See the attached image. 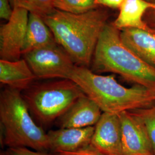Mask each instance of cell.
<instances>
[{"label":"cell","instance_id":"1","mask_svg":"<svg viewBox=\"0 0 155 155\" xmlns=\"http://www.w3.org/2000/svg\"><path fill=\"white\" fill-rule=\"evenodd\" d=\"M109 13L97 8L82 13L55 9L43 17L56 42L71 58L77 66L88 67Z\"/></svg>","mask_w":155,"mask_h":155},{"label":"cell","instance_id":"2","mask_svg":"<svg viewBox=\"0 0 155 155\" xmlns=\"http://www.w3.org/2000/svg\"><path fill=\"white\" fill-rule=\"evenodd\" d=\"M70 80L105 113H120L144 108L155 102V90L136 85L126 87L114 75H101L88 67L75 66Z\"/></svg>","mask_w":155,"mask_h":155},{"label":"cell","instance_id":"3","mask_svg":"<svg viewBox=\"0 0 155 155\" xmlns=\"http://www.w3.org/2000/svg\"><path fill=\"white\" fill-rule=\"evenodd\" d=\"M95 72L118 74L128 82L155 90V67L130 50L120 38V31L106 24L100 35L93 58Z\"/></svg>","mask_w":155,"mask_h":155},{"label":"cell","instance_id":"4","mask_svg":"<svg viewBox=\"0 0 155 155\" xmlns=\"http://www.w3.org/2000/svg\"><path fill=\"white\" fill-rule=\"evenodd\" d=\"M0 120L3 128L2 144L8 148L50 150L47 133L34 120L20 91L7 87L1 91Z\"/></svg>","mask_w":155,"mask_h":155},{"label":"cell","instance_id":"5","mask_svg":"<svg viewBox=\"0 0 155 155\" xmlns=\"http://www.w3.org/2000/svg\"><path fill=\"white\" fill-rule=\"evenodd\" d=\"M84 94L77 83L63 79L32 84L22 94L34 120L42 127L58 120Z\"/></svg>","mask_w":155,"mask_h":155},{"label":"cell","instance_id":"6","mask_svg":"<svg viewBox=\"0 0 155 155\" xmlns=\"http://www.w3.org/2000/svg\"><path fill=\"white\" fill-rule=\"evenodd\" d=\"M23 56L38 79H69L76 66L71 58L57 43L33 50Z\"/></svg>","mask_w":155,"mask_h":155},{"label":"cell","instance_id":"7","mask_svg":"<svg viewBox=\"0 0 155 155\" xmlns=\"http://www.w3.org/2000/svg\"><path fill=\"white\" fill-rule=\"evenodd\" d=\"M29 12L22 8L13 9L7 23L0 28L1 59L15 61L20 59L28 25Z\"/></svg>","mask_w":155,"mask_h":155},{"label":"cell","instance_id":"8","mask_svg":"<svg viewBox=\"0 0 155 155\" xmlns=\"http://www.w3.org/2000/svg\"><path fill=\"white\" fill-rule=\"evenodd\" d=\"M90 144L104 155H124L118 114L104 112L94 126Z\"/></svg>","mask_w":155,"mask_h":155},{"label":"cell","instance_id":"9","mask_svg":"<svg viewBox=\"0 0 155 155\" xmlns=\"http://www.w3.org/2000/svg\"><path fill=\"white\" fill-rule=\"evenodd\" d=\"M124 155H153L143 123L130 111L119 114Z\"/></svg>","mask_w":155,"mask_h":155},{"label":"cell","instance_id":"10","mask_svg":"<svg viewBox=\"0 0 155 155\" xmlns=\"http://www.w3.org/2000/svg\"><path fill=\"white\" fill-rule=\"evenodd\" d=\"M100 107L85 94L81 96L58 119L61 128L94 127L102 115Z\"/></svg>","mask_w":155,"mask_h":155},{"label":"cell","instance_id":"11","mask_svg":"<svg viewBox=\"0 0 155 155\" xmlns=\"http://www.w3.org/2000/svg\"><path fill=\"white\" fill-rule=\"evenodd\" d=\"M94 127L82 128H60L47 133L50 150L56 153L72 152L91 143Z\"/></svg>","mask_w":155,"mask_h":155},{"label":"cell","instance_id":"12","mask_svg":"<svg viewBox=\"0 0 155 155\" xmlns=\"http://www.w3.org/2000/svg\"><path fill=\"white\" fill-rule=\"evenodd\" d=\"M120 13L114 26L120 31L127 28H137L151 32L143 20L144 14L150 10H155V3L147 0H125L120 7Z\"/></svg>","mask_w":155,"mask_h":155},{"label":"cell","instance_id":"13","mask_svg":"<svg viewBox=\"0 0 155 155\" xmlns=\"http://www.w3.org/2000/svg\"><path fill=\"white\" fill-rule=\"evenodd\" d=\"M36 79L27 61L0 60V82L7 87L18 91L28 89Z\"/></svg>","mask_w":155,"mask_h":155},{"label":"cell","instance_id":"14","mask_svg":"<svg viewBox=\"0 0 155 155\" xmlns=\"http://www.w3.org/2000/svg\"><path fill=\"white\" fill-rule=\"evenodd\" d=\"M123 43L150 65L155 67V35L137 28L120 31Z\"/></svg>","mask_w":155,"mask_h":155},{"label":"cell","instance_id":"15","mask_svg":"<svg viewBox=\"0 0 155 155\" xmlns=\"http://www.w3.org/2000/svg\"><path fill=\"white\" fill-rule=\"evenodd\" d=\"M55 39L42 17L29 13L22 55L33 50L55 45Z\"/></svg>","mask_w":155,"mask_h":155},{"label":"cell","instance_id":"16","mask_svg":"<svg viewBox=\"0 0 155 155\" xmlns=\"http://www.w3.org/2000/svg\"><path fill=\"white\" fill-rule=\"evenodd\" d=\"M55 0H10L12 7L22 8L43 18L51 14L55 8Z\"/></svg>","mask_w":155,"mask_h":155},{"label":"cell","instance_id":"17","mask_svg":"<svg viewBox=\"0 0 155 155\" xmlns=\"http://www.w3.org/2000/svg\"><path fill=\"white\" fill-rule=\"evenodd\" d=\"M130 111L143 123L150 139L153 154L155 155V102L144 108Z\"/></svg>","mask_w":155,"mask_h":155},{"label":"cell","instance_id":"18","mask_svg":"<svg viewBox=\"0 0 155 155\" xmlns=\"http://www.w3.org/2000/svg\"><path fill=\"white\" fill-rule=\"evenodd\" d=\"M56 9L72 13H82L98 7L95 0H55Z\"/></svg>","mask_w":155,"mask_h":155},{"label":"cell","instance_id":"19","mask_svg":"<svg viewBox=\"0 0 155 155\" xmlns=\"http://www.w3.org/2000/svg\"><path fill=\"white\" fill-rule=\"evenodd\" d=\"M1 155H52L47 152L31 150L26 147L8 148L1 153Z\"/></svg>","mask_w":155,"mask_h":155},{"label":"cell","instance_id":"20","mask_svg":"<svg viewBox=\"0 0 155 155\" xmlns=\"http://www.w3.org/2000/svg\"><path fill=\"white\" fill-rule=\"evenodd\" d=\"M56 155H104L96 150L91 144L72 152H63Z\"/></svg>","mask_w":155,"mask_h":155},{"label":"cell","instance_id":"21","mask_svg":"<svg viewBox=\"0 0 155 155\" xmlns=\"http://www.w3.org/2000/svg\"><path fill=\"white\" fill-rule=\"evenodd\" d=\"M13 11L10 0H0V17L2 19L8 21L11 17Z\"/></svg>","mask_w":155,"mask_h":155},{"label":"cell","instance_id":"22","mask_svg":"<svg viewBox=\"0 0 155 155\" xmlns=\"http://www.w3.org/2000/svg\"><path fill=\"white\" fill-rule=\"evenodd\" d=\"M125 0H95L97 6H105L111 8H120Z\"/></svg>","mask_w":155,"mask_h":155},{"label":"cell","instance_id":"23","mask_svg":"<svg viewBox=\"0 0 155 155\" xmlns=\"http://www.w3.org/2000/svg\"><path fill=\"white\" fill-rule=\"evenodd\" d=\"M154 2L155 3V0H154ZM150 12H152V17H153V18H152L151 19H152V23L153 24H155V10H150Z\"/></svg>","mask_w":155,"mask_h":155},{"label":"cell","instance_id":"24","mask_svg":"<svg viewBox=\"0 0 155 155\" xmlns=\"http://www.w3.org/2000/svg\"><path fill=\"white\" fill-rule=\"evenodd\" d=\"M151 32H152V33H154V34L155 35V29L152 28V31H151Z\"/></svg>","mask_w":155,"mask_h":155},{"label":"cell","instance_id":"25","mask_svg":"<svg viewBox=\"0 0 155 155\" xmlns=\"http://www.w3.org/2000/svg\"><path fill=\"white\" fill-rule=\"evenodd\" d=\"M147 1H150V2H154L153 0H147Z\"/></svg>","mask_w":155,"mask_h":155}]
</instances>
